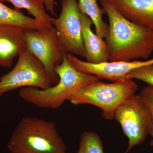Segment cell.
Instances as JSON below:
<instances>
[{
  "label": "cell",
  "mask_w": 153,
  "mask_h": 153,
  "mask_svg": "<svg viewBox=\"0 0 153 153\" xmlns=\"http://www.w3.org/2000/svg\"><path fill=\"white\" fill-rule=\"evenodd\" d=\"M126 79H136L153 86V64L135 68L127 75Z\"/></svg>",
  "instance_id": "e0dca14e"
},
{
  "label": "cell",
  "mask_w": 153,
  "mask_h": 153,
  "mask_svg": "<svg viewBox=\"0 0 153 153\" xmlns=\"http://www.w3.org/2000/svg\"></svg>",
  "instance_id": "44dd1931"
},
{
  "label": "cell",
  "mask_w": 153,
  "mask_h": 153,
  "mask_svg": "<svg viewBox=\"0 0 153 153\" xmlns=\"http://www.w3.org/2000/svg\"><path fill=\"white\" fill-rule=\"evenodd\" d=\"M114 118L120 124L128 140L127 153L141 144L150 134L152 119L150 111L140 95L134 94L119 106Z\"/></svg>",
  "instance_id": "8992f818"
},
{
  "label": "cell",
  "mask_w": 153,
  "mask_h": 153,
  "mask_svg": "<svg viewBox=\"0 0 153 153\" xmlns=\"http://www.w3.org/2000/svg\"><path fill=\"white\" fill-rule=\"evenodd\" d=\"M66 55L68 62L77 71L94 74L113 82L126 79L127 75L135 68L153 64V58L146 61H107L92 63L79 60L73 54L67 53Z\"/></svg>",
  "instance_id": "9c48e42d"
},
{
  "label": "cell",
  "mask_w": 153,
  "mask_h": 153,
  "mask_svg": "<svg viewBox=\"0 0 153 153\" xmlns=\"http://www.w3.org/2000/svg\"><path fill=\"white\" fill-rule=\"evenodd\" d=\"M7 147L10 153H66V146L55 123L25 117L11 134Z\"/></svg>",
  "instance_id": "3957f363"
},
{
  "label": "cell",
  "mask_w": 153,
  "mask_h": 153,
  "mask_svg": "<svg viewBox=\"0 0 153 153\" xmlns=\"http://www.w3.org/2000/svg\"><path fill=\"white\" fill-rule=\"evenodd\" d=\"M152 138V140H151L150 142V145L153 148V137Z\"/></svg>",
  "instance_id": "ffe728a7"
},
{
  "label": "cell",
  "mask_w": 153,
  "mask_h": 153,
  "mask_svg": "<svg viewBox=\"0 0 153 153\" xmlns=\"http://www.w3.org/2000/svg\"><path fill=\"white\" fill-rule=\"evenodd\" d=\"M137 88L132 79L110 83L100 80L81 88L68 100L75 105L91 104L97 107L102 111V117L112 120L119 106L135 94Z\"/></svg>",
  "instance_id": "277c9868"
},
{
  "label": "cell",
  "mask_w": 153,
  "mask_h": 153,
  "mask_svg": "<svg viewBox=\"0 0 153 153\" xmlns=\"http://www.w3.org/2000/svg\"><path fill=\"white\" fill-rule=\"evenodd\" d=\"M52 85L43 63L26 48L19 55L13 69L0 77V97L19 88L32 87L46 89Z\"/></svg>",
  "instance_id": "5b68a950"
},
{
  "label": "cell",
  "mask_w": 153,
  "mask_h": 153,
  "mask_svg": "<svg viewBox=\"0 0 153 153\" xmlns=\"http://www.w3.org/2000/svg\"><path fill=\"white\" fill-rule=\"evenodd\" d=\"M100 4L109 20L105 42L108 61L147 59L153 52V31L128 21L104 0Z\"/></svg>",
  "instance_id": "6da1fadb"
},
{
  "label": "cell",
  "mask_w": 153,
  "mask_h": 153,
  "mask_svg": "<svg viewBox=\"0 0 153 153\" xmlns=\"http://www.w3.org/2000/svg\"><path fill=\"white\" fill-rule=\"evenodd\" d=\"M78 2L79 9L91 19L96 35L102 39L106 38L108 25L102 19V15L106 14L104 9L99 7L97 0H78Z\"/></svg>",
  "instance_id": "5bb4252c"
},
{
  "label": "cell",
  "mask_w": 153,
  "mask_h": 153,
  "mask_svg": "<svg viewBox=\"0 0 153 153\" xmlns=\"http://www.w3.org/2000/svg\"><path fill=\"white\" fill-rule=\"evenodd\" d=\"M52 24L56 28L65 54L85 57L80 10L77 0H61V12L57 18H52Z\"/></svg>",
  "instance_id": "ba28073f"
},
{
  "label": "cell",
  "mask_w": 153,
  "mask_h": 153,
  "mask_svg": "<svg viewBox=\"0 0 153 153\" xmlns=\"http://www.w3.org/2000/svg\"><path fill=\"white\" fill-rule=\"evenodd\" d=\"M25 30L11 25H0V66L10 68L15 57L26 49Z\"/></svg>",
  "instance_id": "8fae6325"
},
{
  "label": "cell",
  "mask_w": 153,
  "mask_h": 153,
  "mask_svg": "<svg viewBox=\"0 0 153 153\" xmlns=\"http://www.w3.org/2000/svg\"><path fill=\"white\" fill-rule=\"evenodd\" d=\"M0 25L16 26L25 30H38L47 27L34 18L26 16L21 10L11 9L1 1Z\"/></svg>",
  "instance_id": "4fadbf2b"
},
{
  "label": "cell",
  "mask_w": 153,
  "mask_h": 153,
  "mask_svg": "<svg viewBox=\"0 0 153 153\" xmlns=\"http://www.w3.org/2000/svg\"><path fill=\"white\" fill-rule=\"evenodd\" d=\"M140 95L150 111L152 124L149 135L153 137V86L148 85L145 87L141 91Z\"/></svg>",
  "instance_id": "ac0fdd59"
},
{
  "label": "cell",
  "mask_w": 153,
  "mask_h": 153,
  "mask_svg": "<svg viewBox=\"0 0 153 153\" xmlns=\"http://www.w3.org/2000/svg\"><path fill=\"white\" fill-rule=\"evenodd\" d=\"M27 49L45 66L53 85L59 81L55 69L64 60L63 52L57 30L52 26L38 30H25Z\"/></svg>",
  "instance_id": "52a82bcc"
},
{
  "label": "cell",
  "mask_w": 153,
  "mask_h": 153,
  "mask_svg": "<svg viewBox=\"0 0 153 153\" xmlns=\"http://www.w3.org/2000/svg\"><path fill=\"white\" fill-rule=\"evenodd\" d=\"M55 71L59 77L56 85L46 89L26 87L21 88L19 95L23 100L40 108L56 109L81 88L101 80L94 74L77 71L64 57Z\"/></svg>",
  "instance_id": "7a4b0ae2"
},
{
  "label": "cell",
  "mask_w": 153,
  "mask_h": 153,
  "mask_svg": "<svg viewBox=\"0 0 153 153\" xmlns=\"http://www.w3.org/2000/svg\"><path fill=\"white\" fill-rule=\"evenodd\" d=\"M123 16L153 31V0H104Z\"/></svg>",
  "instance_id": "30bf717a"
},
{
  "label": "cell",
  "mask_w": 153,
  "mask_h": 153,
  "mask_svg": "<svg viewBox=\"0 0 153 153\" xmlns=\"http://www.w3.org/2000/svg\"><path fill=\"white\" fill-rule=\"evenodd\" d=\"M80 10L82 38L85 52L86 62L99 63L108 61L107 47L105 41L94 34L91 29V19Z\"/></svg>",
  "instance_id": "7c38bea8"
},
{
  "label": "cell",
  "mask_w": 153,
  "mask_h": 153,
  "mask_svg": "<svg viewBox=\"0 0 153 153\" xmlns=\"http://www.w3.org/2000/svg\"><path fill=\"white\" fill-rule=\"evenodd\" d=\"M7 1L13 5L14 8L25 9L28 13L45 27L52 26V17L46 11L43 0H0Z\"/></svg>",
  "instance_id": "9a60e30c"
},
{
  "label": "cell",
  "mask_w": 153,
  "mask_h": 153,
  "mask_svg": "<svg viewBox=\"0 0 153 153\" xmlns=\"http://www.w3.org/2000/svg\"><path fill=\"white\" fill-rule=\"evenodd\" d=\"M46 10L51 13L52 16H57L55 11V6L56 3L55 0H43Z\"/></svg>",
  "instance_id": "d6986e66"
},
{
  "label": "cell",
  "mask_w": 153,
  "mask_h": 153,
  "mask_svg": "<svg viewBox=\"0 0 153 153\" xmlns=\"http://www.w3.org/2000/svg\"><path fill=\"white\" fill-rule=\"evenodd\" d=\"M77 153H104L101 138L93 131L82 133Z\"/></svg>",
  "instance_id": "2e32d148"
}]
</instances>
